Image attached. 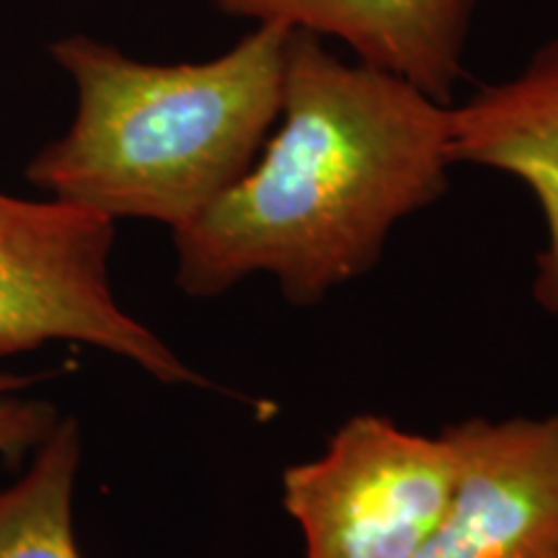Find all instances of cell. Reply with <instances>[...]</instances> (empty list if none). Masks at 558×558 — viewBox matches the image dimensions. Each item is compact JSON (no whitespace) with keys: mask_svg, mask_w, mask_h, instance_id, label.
<instances>
[{"mask_svg":"<svg viewBox=\"0 0 558 558\" xmlns=\"http://www.w3.org/2000/svg\"><path fill=\"white\" fill-rule=\"evenodd\" d=\"M117 222L62 199L0 192V360L78 341L130 360L166 386L209 383L117 303Z\"/></svg>","mask_w":558,"mask_h":558,"instance_id":"cell-3","label":"cell"},{"mask_svg":"<svg viewBox=\"0 0 558 558\" xmlns=\"http://www.w3.org/2000/svg\"><path fill=\"white\" fill-rule=\"evenodd\" d=\"M450 156L452 163L512 173L535 194L546 246L535 259L533 298L558 316V39L543 45L520 75L450 107Z\"/></svg>","mask_w":558,"mask_h":558,"instance_id":"cell-7","label":"cell"},{"mask_svg":"<svg viewBox=\"0 0 558 558\" xmlns=\"http://www.w3.org/2000/svg\"><path fill=\"white\" fill-rule=\"evenodd\" d=\"M452 481L445 435L360 414L324 456L284 471L282 501L303 530L305 558H416L448 509Z\"/></svg>","mask_w":558,"mask_h":558,"instance_id":"cell-4","label":"cell"},{"mask_svg":"<svg viewBox=\"0 0 558 558\" xmlns=\"http://www.w3.org/2000/svg\"><path fill=\"white\" fill-rule=\"evenodd\" d=\"M456 481L416 558H558V414L445 427Z\"/></svg>","mask_w":558,"mask_h":558,"instance_id":"cell-5","label":"cell"},{"mask_svg":"<svg viewBox=\"0 0 558 558\" xmlns=\"http://www.w3.org/2000/svg\"><path fill=\"white\" fill-rule=\"evenodd\" d=\"M450 166L448 104L292 29L275 137L173 230L177 288L205 300L269 275L292 305H316L380 262L396 222L442 197Z\"/></svg>","mask_w":558,"mask_h":558,"instance_id":"cell-1","label":"cell"},{"mask_svg":"<svg viewBox=\"0 0 558 558\" xmlns=\"http://www.w3.org/2000/svg\"><path fill=\"white\" fill-rule=\"evenodd\" d=\"M228 16L333 37L439 104L463 75L473 0H213Z\"/></svg>","mask_w":558,"mask_h":558,"instance_id":"cell-6","label":"cell"},{"mask_svg":"<svg viewBox=\"0 0 558 558\" xmlns=\"http://www.w3.org/2000/svg\"><path fill=\"white\" fill-rule=\"evenodd\" d=\"M290 34L259 24L220 58L171 65L83 34L52 41L75 117L29 160L26 181L114 222L190 226L254 166L279 120Z\"/></svg>","mask_w":558,"mask_h":558,"instance_id":"cell-2","label":"cell"},{"mask_svg":"<svg viewBox=\"0 0 558 558\" xmlns=\"http://www.w3.org/2000/svg\"><path fill=\"white\" fill-rule=\"evenodd\" d=\"M81 458L78 418L60 416L29 469L0 488V558H83L73 525Z\"/></svg>","mask_w":558,"mask_h":558,"instance_id":"cell-8","label":"cell"},{"mask_svg":"<svg viewBox=\"0 0 558 558\" xmlns=\"http://www.w3.org/2000/svg\"><path fill=\"white\" fill-rule=\"evenodd\" d=\"M60 422V411L24 390H0V458L16 465L45 442Z\"/></svg>","mask_w":558,"mask_h":558,"instance_id":"cell-9","label":"cell"},{"mask_svg":"<svg viewBox=\"0 0 558 558\" xmlns=\"http://www.w3.org/2000/svg\"><path fill=\"white\" fill-rule=\"evenodd\" d=\"M47 375L32 373V375H19V373H0V390H26L37 386L39 380H45Z\"/></svg>","mask_w":558,"mask_h":558,"instance_id":"cell-10","label":"cell"}]
</instances>
